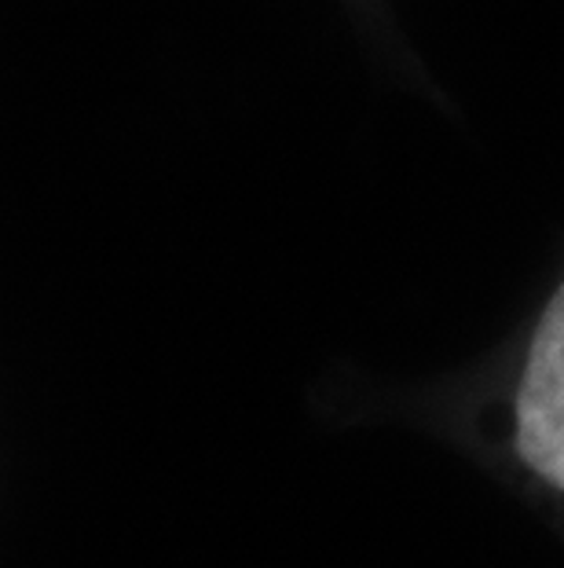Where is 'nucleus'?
Returning <instances> with one entry per match:
<instances>
[{
    "label": "nucleus",
    "mask_w": 564,
    "mask_h": 568,
    "mask_svg": "<svg viewBox=\"0 0 564 568\" xmlns=\"http://www.w3.org/2000/svg\"><path fill=\"white\" fill-rule=\"evenodd\" d=\"M334 418H400L502 480L564 539V272L476 364L422 385H341Z\"/></svg>",
    "instance_id": "1"
}]
</instances>
